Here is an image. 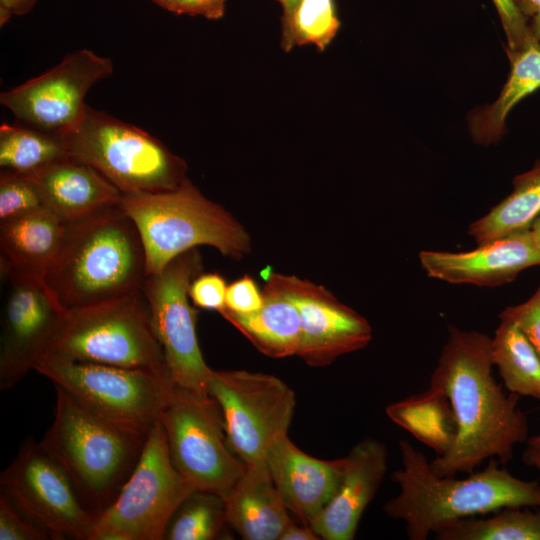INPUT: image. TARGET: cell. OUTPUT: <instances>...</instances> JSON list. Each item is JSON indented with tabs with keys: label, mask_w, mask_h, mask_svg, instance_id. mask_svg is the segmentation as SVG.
Wrapping results in <instances>:
<instances>
[{
	"label": "cell",
	"mask_w": 540,
	"mask_h": 540,
	"mask_svg": "<svg viewBox=\"0 0 540 540\" xmlns=\"http://www.w3.org/2000/svg\"><path fill=\"white\" fill-rule=\"evenodd\" d=\"M517 9L528 20L540 13V0H513Z\"/></svg>",
	"instance_id": "41"
},
{
	"label": "cell",
	"mask_w": 540,
	"mask_h": 540,
	"mask_svg": "<svg viewBox=\"0 0 540 540\" xmlns=\"http://www.w3.org/2000/svg\"><path fill=\"white\" fill-rule=\"evenodd\" d=\"M154 3L158 4L159 6H161L162 8L168 10L171 12L172 10V5H171V1L170 0H152Z\"/></svg>",
	"instance_id": "47"
},
{
	"label": "cell",
	"mask_w": 540,
	"mask_h": 540,
	"mask_svg": "<svg viewBox=\"0 0 540 540\" xmlns=\"http://www.w3.org/2000/svg\"><path fill=\"white\" fill-rule=\"evenodd\" d=\"M499 318L514 324L540 357V283L531 297L520 304L505 308L500 312Z\"/></svg>",
	"instance_id": "34"
},
{
	"label": "cell",
	"mask_w": 540,
	"mask_h": 540,
	"mask_svg": "<svg viewBox=\"0 0 540 540\" xmlns=\"http://www.w3.org/2000/svg\"><path fill=\"white\" fill-rule=\"evenodd\" d=\"M62 137L68 156L94 168L122 194L168 191L187 178L186 163L157 138L88 105Z\"/></svg>",
	"instance_id": "7"
},
{
	"label": "cell",
	"mask_w": 540,
	"mask_h": 540,
	"mask_svg": "<svg viewBox=\"0 0 540 540\" xmlns=\"http://www.w3.org/2000/svg\"><path fill=\"white\" fill-rule=\"evenodd\" d=\"M35 371L97 415L149 431L175 387L152 373L112 365L75 362L44 355Z\"/></svg>",
	"instance_id": "9"
},
{
	"label": "cell",
	"mask_w": 540,
	"mask_h": 540,
	"mask_svg": "<svg viewBox=\"0 0 540 540\" xmlns=\"http://www.w3.org/2000/svg\"><path fill=\"white\" fill-rule=\"evenodd\" d=\"M540 214V159L513 179V190L487 214L472 222L468 234L477 244L530 229Z\"/></svg>",
	"instance_id": "26"
},
{
	"label": "cell",
	"mask_w": 540,
	"mask_h": 540,
	"mask_svg": "<svg viewBox=\"0 0 540 540\" xmlns=\"http://www.w3.org/2000/svg\"><path fill=\"white\" fill-rule=\"evenodd\" d=\"M65 226L46 207L0 221V270L44 277L59 251Z\"/></svg>",
	"instance_id": "22"
},
{
	"label": "cell",
	"mask_w": 540,
	"mask_h": 540,
	"mask_svg": "<svg viewBox=\"0 0 540 540\" xmlns=\"http://www.w3.org/2000/svg\"><path fill=\"white\" fill-rule=\"evenodd\" d=\"M56 389L54 420L44 448L71 478L84 505L99 514L109 507L131 476L149 431L105 419Z\"/></svg>",
	"instance_id": "4"
},
{
	"label": "cell",
	"mask_w": 540,
	"mask_h": 540,
	"mask_svg": "<svg viewBox=\"0 0 540 540\" xmlns=\"http://www.w3.org/2000/svg\"><path fill=\"white\" fill-rule=\"evenodd\" d=\"M492 338L450 326L429 387L449 400L457 423L451 449L436 456L431 469L440 476L470 474L487 459L506 464L529 438L518 395L506 394L492 375Z\"/></svg>",
	"instance_id": "1"
},
{
	"label": "cell",
	"mask_w": 540,
	"mask_h": 540,
	"mask_svg": "<svg viewBox=\"0 0 540 540\" xmlns=\"http://www.w3.org/2000/svg\"><path fill=\"white\" fill-rule=\"evenodd\" d=\"M399 449L402 467L392 474L399 493L383 510L404 523L410 540H426L452 523L504 507L540 508L538 482L513 476L493 458L483 470L455 478L436 474L408 441L401 440Z\"/></svg>",
	"instance_id": "2"
},
{
	"label": "cell",
	"mask_w": 540,
	"mask_h": 540,
	"mask_svg": "<svg viewBox=\"0 0 540 540\" xmlns=\"http://www.w3.org/2000/svg\"><path fill=\"white\" fill-rule=\"evenodd\" d=\"M528 26L532 36L540 44V13L528 19Z\"/></svg>",
	"instance_id": "44"
},
{
	"label": "cell",
	"mask_w": 540,
	"mask_h": 540,
	"mask_svg": "<svg viewBox=\"0 0 540 540\" xmlns=\"http://www.w3.org/2000/svg\"><path fill=\"white\" fill-rule=\"evenodd\" d=\"M262 307L249 314L228 309L219 313L264 355L280 359L297 355L301 343V319L295 305L275 286L265 282Z\"/></svg>",
	"instance_id": "23"
},
{
	"label": "cell",
	"mask_w": 540,
	"mask_h": 540,
	"mask_svg": "<svg viewBox=\"0 0 540 540\" xmlns=\"http://www.w3.org/2000/svg\"><path fill=\"white\" fill-rule=\"evenodd\" d=\"M506 53L511 69L502 90L493 103L475 111L469 118L471 136L481 145L500 140L505 133L508 114L521 100L540 88V44L532 34L519 50Z\"/></svg>",
	"instance_id": "24"
},
{
	"label": "cell",
	"mask_w": 540,
	"mask_h": 540,
	"mask_svg": "<svg viewBox=\"0 0 540 540\" xmlns=\"http://www.w3.org/2000/svg\"><path fill=\"white\" fill-rule=\"evenodd\" d=\"M227 284L217 273H200L189 287V297L194 306L217 312L226 308Z\"/></svg>",
	"instance_id": "35"
},
{
	"label": "cell",
	"mask_w": 540,
	"mask_h": 540,
	"mask_svg": "<svg viewBox=\"0 0 540 540\" xmlns=\"http://www.w3.org/2000/svg\"><path fill=\"white\" fill-rule=\"evenodd\" d=\"M343 459L342 476L333 497L309 523L320 539L352 540L387 472L386 445L373 437L359 441Z\"/></svg>",
	"instance_id": "18"
},
{
	"label": "cell",
	"mask_w": 540,
	"mask_h": 540,
	"mask_svg": "<svg viewBox=\"0 0 540 540\" xmlns=\"http://www.w3.org/2000/svg\"><path fill=\"white\" fill-rule=\"evenodd\" d=\"M504 507L487 517H469L434 534L437 540H540V508Z\"/></svg>",
	"instance_id": "29"
},
{
	"label": "cell",
	"mask_w": 540,
	"mask_h": 540,
	"mask_svg": "<svg viewBox=\"0 0 540 540\" xmlns=\"http://www.w3.org/2000/svg\"><path fill=\"white\" fill-rule=\"evenodd\" d=\"M492 338V362L504 387L518 396L540 400V357L512 323L500 320Z\"/></svg>",
	"instance_id": "27"
},
{
	"label": "cell",
	"mask_w": 540,
	"mask_h": 540,
	"mask_svg": "<svg viewBox=\"0 0 540 540\" xmlns=\"http://www.w3.org/2000/svg\"><path fill=\"white\" fill-rule=\"evenodd\" d=\"M224 501L228 524L246 540H279L293 521L267 464L245 465Z\"/></svg>",
	"instance_id": "21"
},
{
	"label": "cell",
	"mask_w": 540,
	"mask_h": 540,
	"mask_svg": "<svg viewBox=\"0 0 540 540\" xmlns=\"http://www.w3.org/2000/svg\"><path fill=\"white\" fill-rule=\"evenodd\" d=\"M146 253L133 220L119 204L66 222L44 280L66 310L142 290Z\"/></svg>",
	"instance_id": "3"
},
{
	"label": "cell",
	"mask_w": 540,
	"mask_h": 540,
	"mask_svg": "<svg viewBox=\"0 0 540 540\" xmlns=\"http://www.w3.org/2000/svg\"><path fill=\"white\" fill-rule=\"evenodd\" d=\"M283 7V24L291 18L299 0H278Z\"/></svg>",
	"instance_id": "43"
},
{
	"label": "cell",
	"mask_w": 540,
	"mask_h": 540,
	"mask_svg": "<svg viewBox=\"0 0 540 540\" xmlns=\"http://www.w3.org/2000/svg\"><path fill=\"white\" fill-rule=\"evenodd\" d=\"M522 460L525 465L535 468L538 471L539 477H540V453L526 448L523 453ZM537 482H538V490L540 493V478H539V481Z\"/></svg>",
	"instance_id": "42"
},
{
	"label": "cell",
	"mask_w": 540,
	"mask_h": 540,
	"mask_svg": "<svg viewBox=\"0 0 540 540\" xmlns=\"http://www.w3.org/2000/svg\"><path fill=\"white\" fill-rule=\"evenodd\" d=\"M263 302L262 290L259 289L255 280L249 275H244L227 286L226 309L232 312L249 314L259 310Z\"/></svg>",
	"instance_id": "37"
},
{
	"label": "cell",
	"mask_w": 540,
	"mask_h": 540,
	"mask_svg": "<svg viewBox=\"0 0 540 540\" xmlns=\"http://www.w3.org/2000/svg\"><path fill=\"white\" fill-rule=\"evenodd\" d=\"M388 418L432 449L436 456L445 455L453 446L457 423L448 398L429 387L424 392L389 404Z\"/></svg>",
	"instance_id": "25"
},
{
	"label": "cell",
	"mask_w": 540,
	"mask_h": 540,
	"mask_svg": "<svg viewBox=\"0 0 540 540\" xmlns=\"http://www.w3.org/2000/svg\"><path fill=\"white\" fill-rule=\"evenodd\" d=\"M202 269L200 252L193 248L172 259L160 271L146 275L142 292L174 384L209 395L213 369L203 358L196 332V312L189 297L190 284Z\"/></svg>",
	"instance_id": "12"
},
{
	"label": "cell",
	"mask_w": 540,
	"mask_h": 540,
	"mask_svg": "<svg viewBox=\"0 0 540 540\" xmlns=\"http://www.w3.org/2000/svg\"><path fill=\"white\" fill-rule=\"evenodd\" d=\"M505 32L506 52L519 50L530 36L528 20L517 9L513 0H492Z\"/></svg>",
	"instance_id": "36"
},
{
	"label": "cell",
	"mask_w": 540,
	"mask_h": 540,
	"mask_svg": "<svg viewBox=\"0 0 540 540\" xmlns=\"http://www.w3.org/2000/svg\"><path fill=\"white\" fill-rule=\"evenodd\" d=\"M4 286L0 334V389L19 382L46 354L67 310L44 277L0 271Z\"/></svg>",
	"instance_id": "14"
},
{
	"label": "cell",
	"mask_w": 540,
	"mask_h": 540,
	"mask_svg": "<svg viewBox=\"0 0 540 540\" xmlns=\"http://www.w3.org/2000/svg\"><path fill=\"white\" fill-rule=\"evenodd\" d=\"M266 464L287 509L309 526L333 497L344 459L314 458L299 449L286 434L272 444Z\"/></svg>",
	"instance_id": "19"
},
{
	"label": "cell",
	"mask_w": 540,
	"mask_h": 540,
	"mask_svg": "<svg viewBox=\"0 0 540 540\" xmlns=\"http://www.w3.org/2000/svg\"><path fill=\"white\" fill-rule=\"evenodd\" d=\"M319 536L309 526L297 525L292 521L281 534L279 540H317Z\"/></svg>",
	"instance_id": "40"
},
{
	"label": "cell",
	"mask_w": 540,
	"mask_h": 540,
	"mask_svg": "<svg viewBox=\"0 0 540 540\" xmlns=\"http://www.w3.org/2000/svg\"><path fill=\"white\" fill-rule=\"evenodd\" d=\"M62 135L18 122L0 126V166L22 174H32L67 157Z\"/></svg>",
	"instance_id": "28"
},
{
	"label": "cell",
	"mask_w": 540,
	"mask_h": 540,
	"mask_svg": "<svg viewBox=\"0 0 540 540\" xmlns=\"http://www.w3.org/2000/svg\"><path fill=\"white\" fill-rule=\"evenodd\" d=\"M37 0H0V25L7 23L12 16L29 12Z\"/></svg>",
	"instance_id": "39"
},
{
	"label": "cell",
	"mask_w": 540,
	"mask_h": 540,
	"mask_svg": "<svg viewBox=\"0 0 540 540\" xmlns=\"http://www.w3.org/2000/svg\"><path fill=\"white\" fill-rule=\"evenodd\" d=\"M30 175L44 205L64 222L119 204L122 193L88 164L67 156Z\"/></svg>",
	"instance_id": "20"
},
{
	"label": "cell",
	"mask_w": 540,
	"mask_h": 540,
	"mask_svg": "<svg viewBox=\"0 0 540 540\" xmlns=\"http://www.w3.org/2000/svg\"><path fill=\"white\" fill-rule=\"evenodd\" d=\"M119 205L139 231L147 275L203 245L233 259H241L251 251L250 235L244 226L204 196L188 178L168 191L123 194Z\"/></svg>",
	"instance_id": "5"
},
{
	"label": "cell",
	"mask_w": 540,
	"mask_h": 540,
	"mask_svg": "<svg viewBox=\"0 0 540 540\" xmlns=\"http://www.w3.org/2000/svg\"><path fill=\"white\" fill-rule=\"evenodd\" d=\"M340 27L333 0H299L291 18L283 24L282 46L313 45L323 51Z\"/></svg>",
	"instance_id": "31"
},
{
	"label": "cell",
	"mask_w": 540,
	"mask_h": 540,
	"mask_svg": "<svg viewBox=\"0 0 540 540\" xmlns=\"http://www.w3.org/2000/svg\"><path fill=\"white\" fill-rule=\"evenodd\" d=\"M171 12L199 15L207 19H220L224 15L226 0H170Z\"/></svg>",
	"instance_id": "38"
},
{
	"label": "cell",
	"mask_w": 540,
	"mask_h": 540,
	"mask_svg": "<svg viewBox=\"0 0 540 540\" xmlns=\"http://www.w3.org/2000/svg\"><path fill=\"white\" fill-rule=\"evenodd\" d=\"M41 191L27 174L9 170L0 173V221L44 208Z\"/></svg>",
	"instance_id": "32"
},
{
	"label": "cell",
	"mask_w": 540,
	"mask_h": 540,
	"mask_svg": "<svg viewBox=\"0 0 540 540\" xmlns=\"http://www.w3.org/2000/svg\"><path fill=\"white\" fill-rule=\"evenodd\" d=\"M46 354L142 370L172 380L142 290L67 310Z\"/></svg>",
	"instance_id": "6"
},
{
	"label": "cell",
	"mask_w": 540,
	"mask_h": 540,
	"mask_svg": "<svg viewBox=\"0 0 540 540\" xmlns=\"http://www.w3.org/2000/svg\"><path fill=\"white\" fill-rule=\"evenodd\" d=\"M228 524L224 499L214 493L193 491L172 515L165 540H213Z\"/></svg>",
	"instance_id": "30"
},
{
	"label": "cell",
	"mask_w": 540,
	"mask_h": 540,
	"mask_svg": "<svg viewBox=\"0 0 540 540\" xmlns=\"http://www.w3.org/2000/svg\"><path fill=\"white\" fill-rule=\"evenodd\" d=\"M419 261L431 278L452 284L497 287L512 282L523 270L540 265V252L527 229L478 244L470 251L423 250Z\"/></svg>",
	"instance_id": "17"
},
{
	"label": "cell",
	"mask_w": 540,
	"mask_h": 540,
	"mask_svg": "<svg viewBox=\"0 0 540 540\" xmlns=\"http://www.w3.org/2000/svg\"><path fill=\"white\" fill-rule=\"evenodd\" d=\"M49 532L23 511L10 497L0 492V540H46Z\"/></svg>",
	"instance_id": "33"
},
{
	"label": "cell",
	"mask_w": 540,
	"mask_h": 540,
	"mask_svg": "<svg viewBox=\"0 0 540 540\" xmlns=\"http://www.w3.org/2000/svg\"><path fill=\"white\" fill-rule=\"evenodd\" d=\"M530 230L533 235L535 244L540 252V214L532 223Z\"/></svg>",
	"instance_id": "45"
},
{
	"label": "cell",
	"mask_w": 540,
	"mask_h": 540,
	"mask_svg": "<svg viewBox=\"0 0 540 540\" xmlns=\"http://www.w3.org/2000/svg\"><path fill=\"white\" fill-rule=\"evenodd\" d=\"M526 444V448L540 453V433L529 437L526 441Z\"/></svg>",
	"instance_id": "46"
},
{
	"label": "cell",
	"mask_w": 540,
	"mask_h": 540,
	"mask_svg": "<svg viewBox=\"0 0 540 540\" xmlns=\"http://www.w3.org/2000/svg\"><path fill=\"white\" fill-rule=\"evenodd\" d=\"M208 394L218 404L227 442L246 466L266 464L270 447L286 435L296 400L273 375L245 370H213Z\"/></svg>",
	"instance_id": "11"
},
{
	"label": "cell",
	"mask_w": 540,
	"mask_h": 540,
	"mask_svg": "<svg viewBox=\"0 0 540 540\" xmlns=\"http://www.w3.org/2000/svg\"><path fill=\"white\" fill-rule=\"evenodd\" d=\"M1 492L39 522L52 539L91 540L95 514L41 442L28 437L1 473Z\"/></svg>",
	"instance_id": "13"
},
{
	"label": "cell",
	"mask_w": 540,
	"mask_h": 540,
	"mask_svg": "<svg viewBox=\"0 0 540 540\" xmlns=\"http://www.w3.org/2000/svg\"><path fill=\"white\" fill-rule=\"evenodd\" d=\"M265 281L280 290L301 319L300 356L312 367L330 365L339 356L365 348L373 330L368 320L324 286L295 275L266 271Z\"/></svg>",
	"instance_id": "16"
},
{
	"label": "cell",
	"mask_w": 540,
	"mask_h": 540,
	"mask_svg": "<svg viewBox=\"0 0 540 540\" xmlns=\"http://www.w3.org/2000/svg\"><path fill=\"white\" fill-rule=\"evenodd\" d=\"M112 72L109 58L77 50L45 73L2 92L0 102L19 122L62 135L81 118L90 88Z\"/></svg>",
	"instance_id": "15"
},
{
	"label": "cell",
	"mask_w": 540,
	"mask_h": 540,
	"mask_svg": "<svg viewBox=\"0 0 540 540\" xmlns=\"http://www.w3.org/2000/svg\"><path fill=\"white\" fill-rule=\"evenodd\" d=\"M158 420L177 471L196 490L224 499L243 475L245 464L228 445L216 401L175 385Z\"/></svg>",
	"instance_id": "10"
},
{
	"label": "cell",
	"mask_w": 540,
	"mask_h": 540,
	"mask_svg": "<svg viewBox=\"0 0 540 540\" xmlns=\"http://www.w3.org/2000/svg\"><path fill=\"white\" fill-rule=\"evenodd\" d=\"M195 490L174 467L157 420L131 476L95 516L91 540H163L172 515Z\"/></svg>",
	"instance_id": "8"
}]
</instances>
